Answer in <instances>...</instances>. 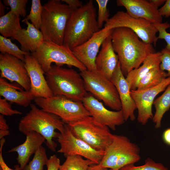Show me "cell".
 I'll return each instance as SVG.
<instances>
[{"instance_id":"obj_33","label":"cell","mask_w":170,"mask_h":170,"mask_svg":"<svg viewBox=\"0 0 170 170\" xmlns=\"http://www.w3.org/2000/svg\"><path fill=\"white\" fill-rule=\"evenodd\" d=\"M120 170H169L167 167L161 163L155 162L152 159L147 158L144 164L141 166H135L134 164L126 166Z\"/></svg>"},{"instance_id":"obj_2","label":"cell","mask_w":170,"mask_h":170,"mask_svg":"<svg viewBox=\"0 0 170 170\" xmlns=\"http://www.w3.org/2000/svg\"><path fill=\"white\" fill-rule=\"evenodd\" d=\"M96 10L90 0L73 11L66 26L64 45L71 50L87 41L99 31Z\"/></svg>"},{"instance_id":"obj_6","label":"cell","mask_w":170,"mask_h":170,"mask_svg":"<svg viewBox=\"0 0 170 170\" xmlns=\"http://www.w3.org/2000/svg\"><path fill=\"white\" fill-rule=\"evenodd\" d=\"M34 100L41 109L56 115L67 124L91 116L82 102L54 96L47 98H36Z\"/></svg>"},{"instance_id":"obj_25","label":"cell","mask_w":170,"mask_h":170,"mask_svg":"<svg viewBox=\"0 0 170 170\" xmlns=\"http://www.w3.org/2000/svg\"><path fill=\"white\" fill-rule=\"evenodd\" d=\"M153 105L155 112L152 120L155 124V128L158 129L161 127L164 114L170 108V84L160 96L155 99Z\"/></svg>"},{"instance_id":"obj_20","label":"cell","mask_w":170,"mask_h":170,"mask_svg":"<svg viewBox=\"0 0 170 170\" xmlns=\"http://www.w3.org/2000/svg\"><path fill=\"white\" fill-rule=\"evenodd\" d=\"M25 135L26 138L23 143L11 148L8 151V153L16 152L17 153L16 159L20 165V170L23 169L29 162L31 156L35 153L45 141L43 136L35 131H30Z\"/></svg>"},{"instance_id":"obj_44","label":"cell","mask_w":170,"mask_h":170,"mask_svg":"<svg viewBox=\"0 0 170 170\" xmlns=\"http://www.w3.org/2000/svg\"><path fill=\"white\" fill-rule=\"evenodd\" d=\"M109 169L104 168L98 164H93L91 165L87 170H108Z\"/></svg>"},{"instance_id":"obj_13","label":"cell","mask_w":170,"mask_h":170,"mask_svg":"<svg viewBox=\"0 0 170 170\" xmlns=\"http://www.w3.org/2000/svg\"><path fill=\"white\" fill-rule=\"evenodd\" d=\"M82 102L91 116L100 124L115 131L116 127L126 121L122 110L112 111L106 108L103 103L90 93H88Z\"/></svg>"},{"instance_id":"obj_8","label":"cell","mask_w":170,"mask_h":170,"mask_svg":"<svg viewBox=\"0 0 170 170\" xmlns=\"http://www.w3.org/2000/svg\"><path fill=\"white\" fill-rule=\"evenodd\" d=\"M85 89L104 105L115 111L122 110L118 92L111 81L97 71H80Z\"/></svg>"},{"instance_id":"obj_31","label":"cell","mask_w":170,"mask_h":170,"mask_svg":"<svg viewBox=\"0 0 170 170\" xmlns=\"http://www.w3.org/2000/svg\"><path fill=\"white\" fill-rule=\"evenodd\" d=\"M48 160L46 149L41 145L34 154L32 160L22 170H43V166L46 165Z\"/></svg>"},{"instance_id":"obj_27","label":"cell","mask_w":170,"mask_h":170,"mask_svg":"<svg viewBox=\"0 0 170 170\" xmlns=\"http://www.w3.org/2000/svg\"><path fill=\"white\" fill-rule=\"evenodd\" d=\"M19 17L14 14L10 10L0 17V33L6 38L13 37L21 29Z\"/></svg>"},{"instance_id":"obj_22","label":"cell","mask_w":170,"mask_h":170,"mask_svg":"<svg viewBox=\"0 0 170 170\" xmlns=\"http://www.w3.org/2000/svg\"><path fill=\"white\" fill-rule=\"evenodd\" d=\"M0 95L11 103L26 107L30 105L35 98L30 91L24 90L19 86L8 82L0 78Z\"/></svg>"},{"instance_id":"obj_42","label":"cell","mask_w":170,"mask_h":170,"mask_svg":"<svg viewBox=\"0 0 170 170\" xmlns=\"http://www.w3.org/2000/svg\"><path fill=\"white\" fill-rule=\"evenodd\" d=\"M159 11L161 15L165 18L170 17V0H167L164 5L160 9Z\"/></svg>"},{"instance_id":"obj_26","label":"cell","mask_w":170,"mask_h":170,"mask_svg":"<svg viewBox=\"0 0 170 170\" xmlns=\"http://www.w3.org/2000/svg\"><path fill=\"white\" fill-rule=\"evenodd\" d=\"M139 152V148L138 145L129 139L124 147L114 170H119L126 166L134 164L139 161L141 158Z\"/></svg>"},{"instance_id":"obj_37","label":"cell","mask_w":170,"mask_h":170,"mask_svg":"<svg viewBox=\"0 0 170 170\" xmlns=\"http://www.w3.org/2000/svg\"><path fill=\"white\" fill-rule=\"evenodd\" d=\"M0 113L3 116H12L14 115H21L22 113L12 109L11 105L4 98H0Z\"/></svg>"},{"instance_id":"obj_45","label":"cell","mask_w":170,"mask_h":170,"mask_svg":"<svg viewBox=\"0 0 170 170\" xmlns=\"http://www.w3.org/2000/svg\"><path fill=\"white\" fill-rule=\"evenodd\" d=\"M149 1L153 4L156 7L158 8L166 1V0H150Z\"/></svg>"},{"instance_id":"obj_43","label":"cell","mask_w":170,"mask_h":170,"mask_svg":"<svg viewBox=\"0 0 170 170\" xmlns=\"http://www.w3.org/2000/svg\"><path fill=\"white\" fill-rule=\"evenodd\" d=\"M61 1L65 3L73 11L82 7L83 5L82 2L79 0H62Z\"/></svg>"},{"instance_id":"obj_17","label":"cell","mask_w":170,"mask_h":170,"mask_svg":"<svg viewBox=\"0 0 170 170\" xmlns=\"http://www.w3.org/2000/svg\"><path fill=\"white\" fill-rule=\"evenodd\" d=\"M117 5L123 6L131 16L146 20L154 24L162 23V16L158 9L149 1L117 0Z\"/></svg>"},{"instance_id":"obj_9","label":"cell","mask_w":170,"mask_h":170,"mask_svg":"<svg viewBox=\"0 0 170 170\" xmlns=\"http://www.w3.org/2000/svg\"><path fill=\"white\" fill-rule=\"evenodd\" d=\"M31 54L37 60L45 73L49 71L53 63L61 66L64 65L74 66L80 71L87 70L72 50L64 45L44 41L38 49Z\"/></svg>"},{"instance_id":"obj_3","label":"cell","mask_w":170,"mask_h":170,"mask_svg":"<svg viewBox=\"0 0 170 170\" xmlns=\"http://www.w3.org/2000/svg\"><path fill=\"white\" fill-rule=\"evenodd\" d=\"M30 106V110L19 123V131L24 134L31 131L38 133L44 138L48 148L55 151L57 144L53 139L57 138L58 133L55 131L63 132L65 123L58 116L40 109L34 104Z\"/></svg>"},{"instance_id":"obj_11","label":"cell","mask_w":170,"mask_h":170,"mask_svg":"<svg viewBox=\"0 0 170 170\" xmlns=\"http://www.w3.org/2000/svg\"><path fill=\"white\" fill-rule=\"evenodd\" d=\"M56 138L60 146L57 152L63 154L65 157L78 155L98 164L105 153V151L94 149L75 136L66 124L64 131L58 133Z\"/></svg>"},{"instance_id":"obj_39","label":"cell","mask_w":170,"mask_h":170,"mask_svg":"<svg viewBox=\"0 0 170 170\" xmlns=\"http://www.w3.org/2000/svg\"><path fill=\"white\" fill-rule=\"evenodd\" d=\"M60 165V160L55 155L50 157L46 164L47 170H59Z\"/></svg>"},{"instance_id":"obj_21","label":"cell","mask_w":170,"mask_h":170,"mask_svg":"<svg viewBox=\"0 0 170 170\" xmlns=\"http://www.w3.org/2000/svg\"><path fill=\"white\" fill-rule=\"evenodd\" d=\"M22 22L27 25L26 29H20L12 37L20 43L21 50L33 53L38 49L44 41L43 35L41 31L29 21L24 19Z\"/></svg>"},{"instance_id":"obj_34","label":"cell","mask_w":170,"mask_h":170,"mask_svg":"<svg viewBox=\"0 0 170 170\" xmlns=\"http://www.w3.org/2000/svg\"><path fill=\"white\" fill-rule=\"evenodd\" d=\"M27 0H4L3 3L6 5L9 6L11 11L14 14L20 17H25L26 16V8L28 3Z\"/></svg>"},{"instance_id":"obj_32","label":"cell","mask_w":170,"mask_h":170,"mask_svg":"<svg viewBox=\"0 0 170 170\" xmlns=\"http://www.w3.org/2000/svg\"><path fill=\"white\" fill-rule=\"evenodd\" d=\"M42 6L40 0H32L29 14L25 19L30 20L37 29H39L41 25Z\"/></svg>"},{"instance_id":"obj_35","label":"cell","mask_w":170,"mask_h":170,"mask_svg":"<svg viewBox=\"0 0 170 170\" xmlns=\"http://www.w3.org/2000/svg\"><path fill=\"white\" fill-rule=\"evenodd\" d=\"M96 1L98 6L97 20L99 27L101 29L103 23H106L109 19L110 14L107 8L109 0H96Z\"/></svg>"},{"instance_id":"obj_16","label":"cell","mask_w":170,"mask_h":170,"mask_svg":"<svg viewBox=\"0 0 170 170\" xmlns=\"http://www.w3.org/2000/svg\"><path fill=\"white\" fill-rule=\"evenodd\" d=\"M24 62L30 79V91L34 98L53 96L44 76L45 73L37 59L31 53L25 56Z\"/></svg>"},{"instance_id":"obj_28","label":"cell","mask_w":170,"mask_h":170,"mask_svg":"<svg viewBox=\"0 0 170 170\" xmlns=\"http://www.w3.org/2000/svg\"><path fill=\"white\" fill-rule=\"evenodd\" d=\"M168 76L167 74L159 66L151 69L139 81L137 89L143 90L156 86Z\"/></svg>"},{"instance_id":"obj_46","label":"cell","mask_w":170,"mask_h":170,"mask_svg":"<svg viewBox=\"0 0 170 170\" xmlns=\"http://www.w3.org/2000/svg\"><path fill=\"white\" fill-rule=\"evenodd\" d=\"M6 7L3 4L1 0L0 1V17L4 15V11L5 8Z\"/></svg>"},{"instance_id":"obj_41","label":"cell","mask_w":170,"mask_h":170,"mask_svg":"<svg viewBox=\"0 0 170 170\" xmlns=\"http://www.w3.org/2000/svg\"><path fill=\"white\" fill-rule=\"evenodd\" d=\"M10 134L8 125L4 116L0 115V139L4 138Z\"/></svg>"},{"instance_id":"obj_14","label":"cell","mask_w":170,"mask_h":170,"mask_svg":"<svg viewBox=\"0 0 170 170\" xmlns=\"http://www.w3.org/2000/svg\"><path fill=\"white\" fill-rule=\"evenodd\" d=\"M1 77L15 82L25 90L31 89V82L24 62L8 54H0Z\"/></svg>"},{"instance_id":"obj_19","label":"cell","mask_w":170,"mask_h":170,"mask_svg":"<svg viewBox=\"0 0 170 170\" xmlns=\"http://www.w3.org/2000/svg\"><path fill=\"white\" fill-rule=\"evenodd\" d=\"M119 62L118 58L113 49L110 35L103 42L96 57V69L98 72L111 80Z\"/></svg>"},{"instance_id":"obj_18","label":"cell","mask_w":170,"mask_h":170,"mask_svg":"<svg viewBox=\"0 0 170 170\" xmlns=\"http://www.w3.org/2000/svg\"><path fill=\"white\" fill-rule=\"evenodd\" d=\"M111 80L118 92L125 121L128 119L134 121L136 118L134 111L137 109L136 105L131 95V90L126 77L122 72L119 62Z\"/></svg>"},{"instance_id":"obj_5","label":"cell","mask_w":170,"mask_h":170,"mask_svg":"<svg viewBox=\"0 0 170 170\" xmlns=\"http://www.w3.org/2000/svg\"><path fill=\"white\" fill-rule=\"evenodd\" d=\"M59 0H49L42 6L40 28L44 41L64 45L65 32L73 10Z\"/></svg>"},{"instance_id":"obj_38","label":"cell","mask_w":170,"mask_h":170,"mask_svg":"<svg viewBox=\"0 0 170 170\" xmlns=\"http://www.w3.org/2000/svg\"><path fill=\"white\" fill-rule=\"evenodd\" d=\"M161 56L160 68L162 71H167L168 76H170V50L166 48L161 51Z\"/></svg>"},{"instance_id":"obj_4","label":"cell","mask_w":170,"mask_h":170,"mask_svg":"<svg viewBox=\"0 0 170 170\" xmlns=\"http://www.w3.org/2000/svg\"><path fill=\"white\" fill-rule=\"evenodd\" d=\"M45 74L54 96H62L74 101L82 102L88 93L80 73L72 68L52 65Z\"/></svg>"},{"instance_id":"obj_49","label":"cell","mask_w":170,"mask_h":170,"mask_svg":"<svg viewBox=\"0 0 170 170\" xmlns=\"http://www.w3.org/2000/svg\"><path fill=\"white\" fill-rule=\"evenodd\" d=\"M108 170H113V169H109Z\"/></svg>"},{"instance_id":"obj_29","label":"cell","mask_w":170,"mask_h":170,"mask_svg":"<svg viewBox=\"0 0 170 170\" xmlns=\"http://www.w3.org/2000/svg\"><path fill=\"white\" fill-rule=\"evenodd\" d=\"M65 157V160L60 165L59 170H87L91 165L95 164L78 155H70Z\"/></svg>"},{"instance_id":"obj_40","label":"cell","mask_w":170,"mask_h":170,"mask_svg":"<svg viewBox=\"0 0 170 170\" xmlns=\"http://www.w3.org/2000/svg\"><path fill=\"white\" fill-rule=\"evenodd\" d=\"M5 142V139L3 138L0 139V167L2 170H20V166L17 165L14 166V169H13L9 167L6 164L3 159L2 155V149L4 144Z\"/></svg>"},{"instance_id":"obj_23","label":"cell","mask_w":170,"mask_h":170,"mask_svg":"<svg viewBox=\"0 0 170 170\" xmlns=\"http://www.w3.org/2000/svg\"><path fill=\"white\" fill-rule=\"evenodd\" d=\"M129 139L124 135L114 134L111 143L105 150L104 154L99 164L104 168L114 170L124 147Z\"/></svg>"},{"instance_id":"obj_12","label":"cell","mask_w":170,"mask_h":170,"mask_svg":"<svg viewBox=\"0 0 170 170\" xmlns=\"http://www.w3.org/2000/svg\"><path fill=\"white\" fill-rule=\"evenodd\" d=\"M170 84V76L153 87L143 90H131V95L138 110L137 120L139 123L144 125L149 120L152 119V106L155 99L158 94L164 91Z\"/></svg>"},{"instance_id":"obj_24","label":"cell","mask_w":170,"mask_h":170,"mask_svg":"<svg viewBox=\"0 0 170 170\" xmlns=\"http://www.w3.org/2000/svg\"><path fill=\"white\" fill-rule=\"evenodd\" d=\"M161 56V52L151 54L146 57L139 68L133 70L128 73L126 79L131 90L137 89L140 80L151 69L160 66Z\"/></svg>"},{"instance_id":"obj_15","label":"cell","mask_w":170,"mask_h":170,"mask_svg":"<svg viewBox=\"0 0 170 170\" xmlns=\"http://www.w3.org/2000/svg\"><path fill=\"white\" fill-rule=\"evenodd\" d=\"M112 30L106 31L103 28L87 41L72 50L75 56L87 70L97 71L95 61L99 48L104 41L110 35Z\"/></svg>"},{"instance_id":"obj_47","label":"cell","mask_w":170,"mask_h":170,"mask_svg":"<svg viewBox=\"0 0 170 170\" xmlns=\"http://www.w3.org/2000/svg\"><path fill=\"white\" fill-rule=\"evenodd\" d=\"M168 145H170V142H169V143H168Z\"/></svg>"},{"instance_id":"obj_36","label":"cell","mask_w":170,"mask_h":170,"mask_svg":"<svg viewBox=\"0 0 170 170\" xmlns=\"http://www.w3.org/2000/svg\"><path fill=\"white\" fill-rule=\"evenodd\" d=\"M159 33L157 37L158 39H164L167 43L166 48L170 50V33L167 32L166 30L170 27L167 22L155 24Z\"/></svg>"},{"instance_id":"obj_7","label":"cell","mask_w":170,"mask_h":170,"mask_svg":"<svg viewBox=\"0 0 170 170\" xmlns=\"http://www.w3.org/2000/svg\"><path fill=\"white\" fill-rule=\"evenodd\" d=\"M67 125L75 136L97 150L105 151L113 140L110 128L91 116Z\"/></svg>"},{"instance_id":"obj_1","label":"cell","mask_w":170,"mask_h":170,"mask_svg":"<svg viewBox=\"0 0 170 170\" xmlns=\"http://www.w3.org/2000/svg\"><path fill=\"white\" fill-rule=\"evenodd\" d=\"M110 36L113 49L118 56L124 76L133 70L139 68L148 55L156 52L152 44L141 40L129 28H114Z\"/></svg>"},{"instance_id":"obj_10","label":"cell","mask_w":170,"mask_h":170,"mask_svg":"<svg viewBox=\"0 0 170 170\" xmlns=\"http://www.w3.org/2000/svg\"><path fill=\"white\" fill-rule=\"evenodd\" d=\"M119 27L131 29L144 42L154 46L156 44L158 30L155 24L146 20L132 17L126 12L118 11L109 19L104 28L108 31Z\"/></svg>"},{"instance_id":"obj_48","label":"cell","mask_w":170,"mask_h":170,"mask_svg":"<svg viewBox=\"0 0 170 170\" xmlns=\"http://www.w3.org/2000/svg\"><path fill=\"white\" fill-rule=\"evenodd\" d=\"M0 170H2V169L0 167Z\"/></svg>"},{"instance_id":"obj_30","label":"cell","mask_w":170,"mask_h":170,"mask_svg":"<svg viewBox=\"0 0 170 170\" xmlns=\"http://www.w3.org/2000/svg\"><path fill=\"white\" fill-rule=\"evenodd\" d=\"M0 51L1 53H6L16 57L24 62L25 56L31 54L20 49L9 39L0 36Z\"/></svg>"}]
</instances>
